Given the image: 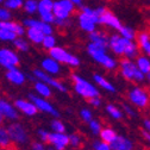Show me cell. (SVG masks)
Returning a JSON list of instances; mask_svg holds the SVG:
<instances>
[{"label": "cell", "instance_id": "cell-41", "mask_svg": "<svg viewBox=\"0 0 150 150\" xmlns=\"http://www.w3.org/2000/svg\"><path fill=\"white\" fill-rule=\"evenodd\" d=\"M68 137H69V143H70L73 146H79V145H80L81 139H80V137H79L76 134L70 135V136H68Z\"/></svg>", "mask_w": 150, "mask_h": 150}, {"label": "cell", "instance_id": "cell-23", "mask_svg": "<svg viewBox=\"0 0 150 150\" xmlns=\"http://www.w3.org/2000/svg\"><path fill=\"white\" fill-rule=\"evenodd\" d=\"M42 68H43L44 73H49L52 75H56V74L60 73V63L57 61L52 60L51 57L44 59L42 61Z\"/></svg>", "mask_w": 150, "mask_h": 150}, {"label": "cell", "instance_id": "cell-46", "mask_svg": "<svg viewBox=\"0 0 150 150\" xmlns=\"http://www.w3.org/2000/svg\"><path fill=\"white\" fill-rule=\"evenodd\" d=\"M48 136H49V132L48 131H44V130H38V137L41 138V141L43 142H48Z\"/></svg>", "mask_w": 150, "mask_h": 150}, {"label": "cell", "instance_id": "cell-8", "mask_svg": "<svg viewBox=\"0 0 150 150\" xmlns=\"http://www.w3.org/2000/svg\"><path fill=\"white\" fill-rule=\"evenodd\" d=\"M54 0H38L37 12L40 14V19L47 24H54L55 16L52 14Z\"/></svg>", "mask_w": 150, "mask_h": 150}, {"label": "cell", "instance_id": "cell-26", "mask_svg": "<svg viewBox=\"0 0 150 150\" xmlns=\"http://www.w3.org/2000/svg\"><path fill=\"white\" fill-rule=\"evenodd\" d=\"M26 36H28V38L33 44H41L42 41H43V38H44L43 32H41L40 30H37V29H33V28H28Z\"/></svg>", "mask_w": 150, "mask_h": 150}, {"label": "cell", "instance_id": "cell-37", "mask_svg": "<svg viewBox=\"0 0 150 150\" xmlns=\"http://www.w3.org/2000/svg\"><path fill=\"white\" fill-rule=\"evenodd\" d=\"M17 38V35L8 31V30H4V29H0V41H4V42H13Z\"/></svg>", "mask_w": 150, "mask_h": 150}, {"label": "cell", "instance_id": "cell-29", "mask_svg": "<svg viewBox=\"0 0 150 150\" xmlns=\"http://www.w3.org/2000/svg\"><path fill=\"white\" fill-rule=\"evenodd\" d=\"M136 66L141 73H143V74L150 73V61L145 56H137Z\"/></svg>", "mask_w": 150, "mask_h": 150}, {"label": "cell", "instance_id": "cell-13", "mask_svg": "<svg viewBox=\"0 0 150 150\" xmlns=\"http://www.w3.org/2000/svg\"><path fill=\"white\" fill-rule=\"evenodd\" d=\"M101 25H106L110 29H113V30H119V28L122 26V23L119 21V18L111 11H105L100 17H99V23Z\"/></svg>", "mask_w": 150, "mask_h": 150}, {"label": "cell", "instance_id": "cell-42", "mask_svg": "<svg viewBox=\"0 0 150 150\" xmlns=\"http://www.w3.org/2000/svg\"><path fill=\"white\" fill-rule=\"evenodd\" d=\"M89 126H91V130L94 134H99L100 130H101V126H100L99 122H97V120H91L89 122Z\"/></svg>", "mask_w": 150, "mask_h": 150}, {"label": "cell", "instance_id": "cell-15", "mask_svg": "<svg viewBox=\"0 0 150 150\" xmlns=\"http://www.w3.org/2000/svg\"><path fill=\"white\" fill-rule=\"evenodd\" d=\"M23 26L37 29V30H40L41 32H43L44 36L52 35V32H54V29H52L51 24H47V23L42 22L41 19L38 21V19H33V18H28V19H24Z\"/></svg>", "mask_w": 150, "mask_h": 150}, {"label": "cell", "instance_id": "cell-28", "mask_svg": "<svg viewBox=\"0 0 150 150\" xmlns=\"http://www.w3.org/2000/svg\"><path fill=\"white\" fill-rule=\"evenodd\" d=\"M138 54V47L134 41H127L125 49H124V55L126 56V59H134L137 57Z\"/></svg>", "mask_w": 150, "mask_h": 150}, {"label": "cell", "instance_id": "cell-40", "mask_svg": "<svg viewBox=\"0 0 150 150\" xmlns=\"http://www.w3.org/2000/svg\"><path fill=\"white\" fill-rule=\"evenodd\" d=\"M12 18V13L10 10L5 7H0V22H6Z\"/></svg>", "mask_w": 150, "mask_h": 150}, {"label": "cell", "instance_id": "cell-48", "mask_svg": "<svg viewBox=\"0 0 150 150\" xmlns=\"http://www.w3.org/2000/svg\"><path fill=\"white\" fill-rule=\"evenodd\" d=\"M69 1H70L74 6H78V7L83 6V0H69Z\"/></svg>", "mask_w": 150, "mask_h": 150}, {"label": "cell", "instance_id": "cell-30", "mask_svg": "<svg viewBox=\"0 0 150 150\" xmlns=\"http://www.w3.org/2000/svg\"><path fill=\"white\" fill-rule=\"evenodd\" d=\"M119 35L125 40H129V41H134L136 38V32L135 30L131 28V26H125V25H122L118 30Z\"/></svg>", "mask_w": 150, "mask_h": 150}, {"label": "cell", "instance_id": "cell-47", "mask_svg": "<svg viewBox=\"0 0 150 150\" xmlns=\"http://www.w3.org/2000/svg\"><path fill=\"white\" fill-rule=\"evenodd\" d=\"M32 150H47V148L40 142H33L32 143Z\"/></svg>", "mask_w": 150, "mask_h": 150}, {"label": "cell", "instance_id": "cell-31", "mask_svg": "<svg viewBox=\"0 0 150 150\" xmlns=\"http://www.w3.org/2000/svg\"><path fill=\"white\" fill-rule=\"evenodd\" d=\"M100 137H101V139L105 142V143H111L112 141H113L116 137H117V135H116V132H115V130L113 129H110V127H106V129H101L100 130Z\"/></svg>", "mask_w": 150, "mask_h": 150}, {"label": "cell", "instance_id": "cell-39", "mask_svg": "<svg viewBox=\"0 0 150 150\" xmlns=\"http://www.w3.org/2000/svg\"><path fill=\"white\" fill-rule=\"evenodd\" d=\"M107 112L108 113L113 117V118H116V119H120L122 117H123V112H120V110H118L116 106H113V105H108L107 106Z\"/></svg>", "mask_w": 150, "mask_h": 150}, {"label": "cell", "instance_id": "cell-22", "mask_svg": "<svg viewBox=\"0 0 150 150\" xmlns=\"http://www.w3.org/2000/svg\"><path fill=\"white\" fill-rule=\"evenodd\" d=\"M0 29L4 30H8L13 33L17 35V37H21L23 35H25V29L22 24L16 23V22H11V21H6V22H0Z\"/></svg>", "mask_w": 150, "mask_h": 150}, {"label": "cell", "instance_id": "cell-20", "mask_svg": "<svg viewBox=\"0 0 150 150\" xmlns=\"http://www.w3.org/2000/svg\"><path fill=\"white\" fill-rule=\"evenodd\" d=\"M6 79L10 82H12L13 85L21 86L25 82V75L19 69H17V67H14L12 69L6 70Z\"/></svg>", "mask_w": 150, "mask_h": 150}, {"label": "cell", "instance_id": "cell-3", "mask_svg": "<svg viewBox=\"0 0 150 150\" xmlns=\"http://www.w3.org/2000/svg\"><path fill=\"white\" fill-rule=\"evenodd\" d=\"M6 130H7V132L10 135V138H11L13 144L23 145V144H26L29 142L28 131L24 127V125H22L21 123L12 122V123H10L7 125Z\"/></svg>", "mask_w": 150, "mask_h": 150}, {"label": "cell", "instance_id": "cell-34", "mask_svg": "<svg viewBox=\"0 0 150 150\" xmlns=\"http://www.w3.org/2000/svg\"><path fill=\"white\" fill-rule=\"evenodd\" d=\"M13 45L19 51H23V52H25V51H28L30 49L29 43L24 38H22V37H17V38L13 41Z\"/></svg>", "mask_w": 150, "mask_h": 150}, {"label": "cell", "instance_id": "cell-11", "mask_svg": "<svg viewBox=\"0 0 150 150\" xmlns=\"http://www.w3.org/2000/svg\"><path fill=\"white\" fill-rule=\"evenodd\" d=\"M32 75H33V78L35 79H37L38 81H42V82H44V83H47L48 86H52V87H55V88H57L60 92H67V88L64 87V85H62L60 81H57V80H55V79H52L49 74H45L43 70H41V69H35L33 71H32Z\"/></svg>", "mask_w": 150, "mask_h": 150}, {"label": "cell", "instance_id": "cell-51", "mask_svg": "<svg viewBox=\"0 0 150 150\" xmlns=\"http://www.w3.org/2000/svg\"><path fill=\"white\" fill-rule=\"evenodd\" d=\"M124 110H125V111L127 112V113H129L130 116H134V111L131 110V108H130V107H129L127 105H124Z\"/></svg>", "mask_w": 150, "mask_h": 150}, {"label": "cell", "instance_id": "cell-21", "mask_svg": "<svg viewBox=\"0 0 150 150\" xmlns=\"http://www.w3.org/2000/svg\"><path fill=\"white\" fill-rule=\"evenodd\" d=\"M110 144H111L110 145L111 150H132L134 149L131 141H129L123 136H117Z\"/></svg>", "mask_w": 150, "mask_h": 150}, {"label": "cell", "instance_id": "cell-27", "mask_svg": "<svg viewBox=\"0 0 150 150\" xmlns=\"http://www.w3.org/2000/svg\"><path fill=\"white\" fill-rule=\"evenodd\" d=\"M35 91L38 93L42 98H50L51 97V89L50 86H48L47 83L42 82V81H35Z\"/></svg>", "mask_w": 150, "mask_h": 150}, {"label": "cell", "instance_id": "cell-35", "mask_svg": "<svg viewBox=\"0 0 150 150\" xmlns=\"http://www.w3.org/2000/svg\"><path fill=\"white\" fill-rule=\"evenodd\" d=\"M94 80H96V82L97 83H99L103 88H105V89H107V91H110V92H115L116 89H115V87L112 86V83H110L106 79H104L103 76H100V75H94Z\"/></svg>", "mask_w": 150, "mask_h": 150}, {"label": "cell", "instance_id": "cell-33", "mask_svg": "<svg viewBox=\"0 0 150 150\" xmlns=\"http://www.w3.org/2000/svg\"><path fill=\"white\" fill-rule=\"evenodd\" d=\"M24 0H4V7L7 10H18L23 7Z\"/></svg>", "mask_w": 150, "mask_h": 150}, {"label": "cell", "instance_id": "cell-55", "mask_svg": "<svg viewBox=\"0 0 150 150\" xmlns=\"http://www.w3.org/2000/svg\"><path fill=\"white\" fill-rule=\"evenodd\" d=\"M1 3H4V0H0V4H1Z\"/></svg>", "mask_w": 150, "mask_h": 150}, {"label": "cell", "instance_id": "cell-24", "mask_svg": "<svg viewBox=\"0 0 150 150\" xmlns=\"http://www.w3.org/2000/svg\"><path fill=\"white\" fill-rule=\"evenodd\" d=\"M13 148V143L10 138V135L7 132L6 127L0 126V149L3 150H10Z\"/></svg>", "mask_w": 150, "mask_h": 150}, {"label": "cell", "instance_id": "cell-50", "mask_svg": "<svg viewBox=\"0 0 150 150\" xmlns=\"http://www.w3.org/2000/svg\"><path fill=\"white\" fill-rule=\"evenodd\" d=\"M88 100H89V103H91L92 105H94V106H99V105H100L99 98H91V99H88Z\"/></svg>", "mask_w": 150, "mask_h": 150}, {"label": "cell", "instance_id": "cell-32", "mask_svg": "<svg viewBox=\"0 0 150 150\" xmlns=\"http://www.w3.org/2000/svg\"><path fill=\"white\" fill-rule=\"evenodd\" d=\"M37 7H38V0H25L23 4V8L26 13L33 14L37 12Z\"/></svg>", "mask_w": 150, "mask_h": 150}, {"label": "cell", "instance_id": "cell-9", "mask_svg": "<svg viewBox=\"0 0 150 150\" xmlns=\"http://www.w3.org/2000/svg\"><path fill=\"white\" fill-rule=\"evenodd\" d=\"M19 64V56L8 48L0 49V66L6 70L12 69Z\"/></svg>", "mask_w": 150, "mask_h": 150}, {"label": "cell", "instance_id": "cell-10", "mask_svg": "<svg viewBox=\"0 0 150 150\" xmlns=\"http://www.w3.org/2000/svg\"><path fill=\"white\" fill-rule=\"evenodd\" d=\"M29 100L37 107V110H41V111L45 112V113H49V115H51L54 117H59L60 116L57 110H56L55 107H52V105L48 100H45L44 98L38 97L36 94H29Z\"/></svg>", "mask_w": 150, "mask_h": 150}, {"label": "cell", "instance_id": "cell-4", "mask_svg": "<svg viewBox=\"0 0 150 150\" xmlns=\"http://www.w3.org/2000/svg\"><path fill=\"white\" fill-rule=\"evenodd\" d=\"M71 79L74 81V88L78 94H80L83 98L91 99V98H98L99 97V92L98 89L92 86L88 81L83 80L82 78L78 76V75H71Z\"/></svg>", "mask_w": 150, "mask_h": 150}, {"label": "cell", "instance_id": "cell-54", "mask_svg": "<svg viewBox=\"0 0 150 150\" xmlns=\"http://www.w3.org/2000/svg\"><path fill=\"white\" fill-rule=\"evenodd\" d=\"M148 79H149V81H150V73H148Z\"/></svg>", "mask_w": 150, "mask_h": 150}, {"label": "cell", "instance_id": "cell-25", "mask_svg": "<svg viewBox=\"0 0 150 150\" xmlns=\"http://www.w3.org/2000/svg\"><path fill=\"white\" fill-rule=\"evenodd\" d=\"M89 40L92 43H98V44H101L104 47H108V37L106 36L105 32H101V31H93L89 33Z\"/></svg>", "mask_w": 150, "mask_h": 150}, {"label": "cell", "instance_id": "cell-53", "mask_svg": "<svg viewBox=\"0 0 150 150\" xmlns=\"http://www.w3.org/2000/svg\"><path fill=\"white\" fill-rule=\"evenodd\" d=\"M3 123H4V118L1 115H0V126H3Z\"/></svg>", "mask_w": 150, "mask_h": 150}, {"label": "cell", "instance_id": "cell-52", "mask_svg": "<svg viewBox=\"0 0 150 150\" xmlns=\"http://www.w3.org/2000/svg\"><path fill=\"white\" fill-rule=\"evenodd\" d=\"M142 134H143V136H144V137L150 142V134H149V132H146V131H143Z\"/></svg>", "mask_w": 150, "mask_h": 150}, {"label": "cell", "instance_id": "cell-2", "mask_svg": "<svg viewBox=\"0 0 150 150\" xmlns=\"http://www.w3.org/2000/svg\"><path fill=\"white\" fill-rule=\"evenodd\" d=\"M80 10L81 12L78 16L80 28L88 33L96 31V26L99 23V16L97 14L96 10L89 6H81Z\"/></svg>", "mask_w": 150, "mask_h": 150}, {"label": "cell", "instance_id": "cell-56", "mask_svg": "<svg viewBox=\"0 0 150 150\" xmlns=\"http://www.w3.org/2000/svg\"><path fill=\"white\" fill-rule=\"evenodd\" d=\"M10 150H14V149H13V148H12V149H10Z\"/></svg>", "mask_w": 150, "mask_h": 150}, {"label": "cell", "instance_id": "cell-44", "mask_svg": "<svg viewBox=\"0 0 150 150\" xmlns=\"http://www.w3.org/2000/svg\"><path fill=\"white\" fill-rule=\"evenodd\" d=\"M54 24L56 26H59V28H67L70 24V22H69V19H56L55 18Z\"/></svg>", "mask_w": 150, "mask_h": 150}, {"label": "cell", "instance_id": "cell-5", "mask_svg": "<svg viewBox=\"0 0 150 150\" xmlns=\"http://www.w3.org/2000/svg\"><path fill=\"white\" fill-rule=\"evenodd\" d=\"M49 55L52 60L57 61L59 63H66V64H69L71 67H78L80 64V60L76 57V56H74L73 54L68 52L66 49H63L61 47H54L52 49H50Z\"/></svg>", "mask_w": 150, "mask_h": 150}, {"label": "cell", "instance_id": "cell-12", "mask_svg": "<svg viewBox=\"0 0 150 150\" xmlns=\"http://www.w3.org/2000/svg\"><path fill=\"white\" fill-rule=\"evenodd\" d=\"M0 115L3 116L4 119L11 120V122H16L19 118L17 108L11 103H8L7 100L1 99V98H0Z\"/></svg>", "mask_w": 150, "mask_h": 150}, {"label": "cell", "instance_id": "cell-17", "mask_svg": "<svg viewBox=\"0 0 150 150\" xmlns=\"http://www.w3.org/2000/svg\"><path fill=\"white\" fill-rule=\"evenodd\" d=\"M48 143H50L55 150H64V148L69 144V137L66 134L51 132L48 136Z\"/></svg>", "mask_w": 150, "mask_h": 150}, {"label": "cell", "instance_id": "cell-7", "mask_svg": "<svg viewBox=\"0 0 150 150\" xmlns=\"http://www.w3.org/2000/svg\"><path fill=\"white\" fill-rule=\"evenodd\" d=\"M74 10L75 6L69 0H55L52 6V14L56 19H69Z\"/></svg>", "mask_w": 150, "mask_h": 150}, {"label": "cell", "instance_id": "cell-38", "mask_svg": "<svg viewBox=\"0 0 150 150\" xmlns=\"http://www.w3.org/2000/svg\"><path fill=\"white\" fill-rule=\"evenodd\" d=\"M51 129L54 132H59V134H64V131H66V126L59 119H54L51 122Z\"/></svg>", "mask_w": 150, "mask_h": 150}, {"label": "cell", "instance_id": "cell-16", "mask_svg": "<svg viewBox=\"0 0 150 150\" xmlns=\"http://www.w3.org/2000/svg\"><path fill=\"white\" fill-rule=\"evenodd\" d=\"M127 41L129 40L123 38L119 33H116L108 37V47L116 55H124V49Z\"/></svg>", "mask_w": 150, "mask_h": 150}, {"label": "cell", "instance_id": "cell-14", "mask_svg": "<svg viewBox=\"0 0 150 150\" xmlns=\"http://www.w3.org/2000/svg\"><path fill=\"white\" fill-rule=\"evenodd\" d=\"M119 67H120L122 75L126 80H129V81L135 80V74L138 70V68L130 59H122L119 62Z\"/></svg>", "mask_w": 150, "mask_h": 150}, {"label": "cell", "instance_id": "cell-6", "mask_svg": "<svg viewBox=\"0 0 150 150\" xmlns=\"http://www.w3.org/2000/svg\"><path fill=\"white\" fill-rule=\"evenodd\" d=\"M129 99L139 108H145L150 104V91L146 88L136 87L129 93Z\"/></svg>", "mask_w": 150, "mask_h": 150}, {"label": "cell", "instance_id": "cell-19", "mask_svg": "<svg viewBox=\"0 0 150 150\" xmlns=\"http://www.w3.org/2000/svg\"><path fill=\"white\" fill-rule=\"evenodd\" d=\"M136 40L138 49H142V51L150 56V33L146 31H141L136 33Z\"/></svg>", "mask_w": 150, "mask_h": 150}, {"label": "cell", "instance_id": "cell-36", "mask_svg": "<svg viewBox=\"0 0 150 150\" xmlns=\"http://www.w3.org/2000/svg\"><path fill=\"white\" fill-rule=\"evenodd\" d=\"M41 44H42V47H43L44 49L50 50V49H52L54 47H56V38H55L52 35L44 36V38H43V41H42Z\"/></svg>", "mask_w": 150, "mask_h": 150}, {"label": "cell", "instance_id": "cell-1", "mask_svg": "<svg viewBox=\"0 0 150 150\" xmlns=\"http://www.w3.org/2000/svg\"><path fill=\"white\" fill-rule=\"evenodd\" d=\"M106 49L107 48L101 44L92 43V42L87 45V51L93 57V60H96L98 63H100L101 66H104L107 69H115L117 66L116 61L106 54Z\"/></svg>", "mask_w": 150, "mask_h": 150}, {"label": "cell", "instance_id": "cell-18", "mask_svg": "<svg viewBox=\"0 0 150 150\" xmlns=\"http://www.w3.org/2000/svg\"><path fill=\"white\" fill-rule=\"evenodd\" d=\"M18 111H21L23 115L25 116H35L37 112H38V110H37V107L30 101V100H24V99H17L14 101V105H13Z\"/></svg>", "mask_w": 150, "mask_h": 150}, {"label": "cell", "instance_id": "cell-45", "mask_svg": "<svg viewBox=\"0 0 150 150\" xmlns=\"http://www.w3.org/2000/svg\"><path fill=\"white\" fill-rule=\"evenodd\" d=\"M81 118L85 120V122H91L92 120V113L88 111V110H82L81 111Z\"/></svg>", "mask_w": 150, "mask_h": 150}, {"label": "cell", "instance_id": "cell-43", "mask_svg": "<svg viewBox=\"0 0 150 150\" xmlns=\"http://www.w3.org/2000/svg\"><path fill=\"white\" fill-rule=\"evenodd\" d=\"M94 149L96 150H111L110 145L105 142H96L94 143Z\"/></svg>", "mask_w": 150, "mask_h": 150}, {"label": "cell", "instance_id": "cell-49", "mask_svg": "<svg viewBox=\"0 0 150 150\" xmlns=\"http://www.w3.org/2000/svg\"><path fill=\"white\" fill-rule=\"evenodd\" d=\"M94 10H96V12H97V14H98L99 17H100V16H101V14H103L105 11H106L105 6H98V7H96Z\"/></svg>", "mask_w": 150, "mask_h": 150}]
</instances>
